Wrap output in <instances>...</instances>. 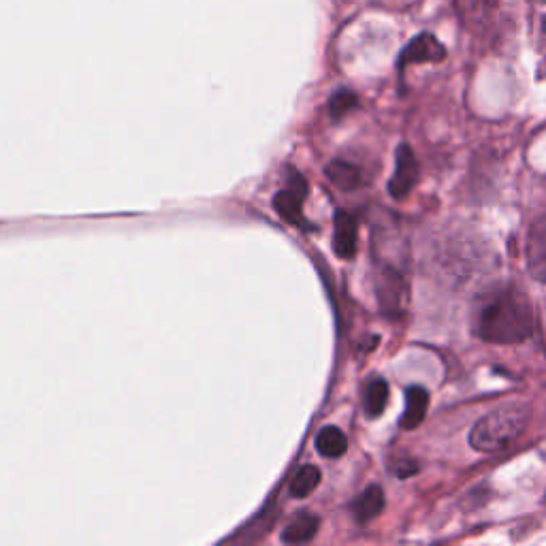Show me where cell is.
Segmentation results:
<instances>
[{
    "label": "cell",
    "mask_w": 546,
    "mask_h": 546,
    "mask_svg": "<svg viewBox=\"0 0 546 546\" xmlns=\"http://www.w3.org/2000/svg\"><path fill=\"white\" fill-rule=\"evenodd\" d=\"M316 448L318 453L327 459H337L348 451V438L342 429L333 425H327L318 431L316 436Z\"/></svg>",
    "instance_id": "8fae6325"
},
{
    "label": "cell",
    "mask_w": 546,
    "mask_h": 546,
    "mask_svg": "<svg viewBox=\"0 0 546 546\" xmlns=\"http://www.w3.org/2000/svg\"><path fill=\"white\" fill-rule=\"evenodd\" d=\"M527 423L529 412L525 408H500L474 425L470 433V444L480 453H502L521 438Z\"/></svg>",
    "instance_id": "7a4b0ae2"
},
{
    "label": "cell",
    "mask_w": 546,
    "mask_h": 546,
    "mask_svg": "<svg viewBox=\"0 0 546 546\" xmlns=\"http://www.w3.org/2000/svg\"><path fill=\"white\" fill-rule=\"evenodd\" d=\"M327 178L342 190H355L363 184V175L361 171L350 165L348 160H333L331 165H327Z\"/></svg>",
    "instance_id": "4fadbf2b"
},
{
    "label": "cell",
    "mask_w": 546,
    "mask_h": 546,
    "mask_svg": "<svg viewBox=\"0 0 546 546\" xmlns=\"http://www.w3.org/2000/svg\"><path fill=\"white\" fill-rule=\"evenodd\" d=\"M376 295L380 301V310L384 316H389L393 320H399L404 316L408 308V299H410V286L408 280L401 271L384 265L378 271V280H376Z\"/></svg>",
    "instance_id": "3957f363"
},
{
    "label": "cell",
    "mask_w": 546,
    "mask_h": 546,
    "mask_svg": "<svg viewBox=\"0 0 546 546\" xmlns=\"http://www.w3.org/2000/svg\"><path fill=\"white\" fill-rule=\"evenodd\" d=\"M320 485V470L316 465H303V468L297 470L295 478L291 480V495L297 497V500H303L316 491Z\"/></svg>",
    "instance_id": "9a60e30c"
},
{
    "label": "cell",
    "mask_w": 546,
    "mask_h": 546,
    "mask_svg": "<svg viewBox=\"0 0 546 546\" xmlns=\"http://www.w3.org/2000/svg\"><path fill=\"white\" fill-rule=\"evenodd\" d=\"M359 99H357V94L355 92H350V90H337L333 96H331V101H329V111H331V116L333 120H342L344 116H348L352 109L357 107Z\"/></svg>",
    "instance_id": "2e32d148"
},
{
    "label": "cell",
    "mask_w": 546,
    "mask_h": 546,
    "mask_svg": "<svg viewBox=\"0 0 546 546\" xmlns=\"http://www.w3.org/2000/svg\"><path fill=\"white\" fill-rule=\"evenodd\" d=\"M544 32H546V18H544Z\"/></svg>",
    "instance_id": "ac0fdd59"
},
{
    "label": "cell",
    "mask_w": 546,
    "mask_h": 546,
    "mask_svg": "<svg viewBox=\"0 0 546 546\" xmlns=\"http://www.w3.org/2000/svg\"><path fill=\"white\" fill-rule=\"evenodd\" d=\"M416 470H419V463H414V461H397V465H393V472H395L399 478H408V476H412Z\"/></svg>",
    "instance_id": "e0dca14e"
},
{
    "label": "cell",
    "mask_w": 546,
    "mask_h": 546,
    "mask_svg": "<svg viewBox=\"0 0 546 546\" xmlns=\"http://www.w3.org/2000/svg\"><path fill=\"white\" fill-rule=\"evenodd\" d=\"M536 329L534 305L521 291H497L480 308L476 333L491 344H519L532 337Z\"/></svg>",
    "instance_id": "6da1fadb"
},
{
    "label": "cell",
    "mask_w": 546,
    "mask_h": 546,
    "mask_svg": "<svg viewBox=\"0 0 546 546\" xmlns=\"http://www.w3.org/2000/svg\"><path fill=\"white\" fill-rule=\"evenodd\" d=\"M446 58L444 45L429 35V32H423V35L414 37L404 52L399 56V71L404 73L410 64H423V62H440Z\"/></svg>",
    "instance_id": "8992f818"
},
{
    "label": "cell",
    "mask_w": 546,
    "mask_h": 546,
    "mask_svg": "<svg viewBox=\"0 0 546 546\" xmlns=\"http://www.w3.org/2000/svg\"><path fill=\"white\" fill-rule=\"evenodd\" d=\"M429 408V395L423 387H410L406 393V412L401 416L399 425L404 429H416L423 421Z\"/></svg>",
    "instance_id": "9c48e42d"
},
{
    "label": "cell",
    "mask_w": 546,
    "mask_h": 546,
    "mask_svg": "<svg viewBox=\"0 0 546 546\" xmlns=\"http://www.w3.org/2000/svg\"><path fill=\"white\" fill-rule=\"evenodd\" d=\"M308 195V182L303 180V175L291 173L288 175V186L280 190L276 197H273V207L276 212L293 227L301 229H312L308 220L303 216V199Z\"/></svg>",
    "instance_id": "277c9868"
},
{
    "label": "cell",
    "mask_w": 546,
    "mask_h": 546,
    "mask_svg": "<svg viewBox=\"0 0 546 546\" xmlns=\"http://www.w3.org/2000/svg\"><path fill=\"white\" fill-rule=\"evenodd\" d=\"M333 250L340 259H352L357 254V222L348 212L335 214Z\"/></svg>",
    "instance_id": "ba28073f"
},
{
    "label": "cell",
    "mask_w": 546,
    "mask_h": 546,
    "mask_svg": "<svg viewBox=\"0 0 546 546\" xmlns=\"http://www.w3.org/2000/svg\"><path fill=\"white\" fill-rule=\"evenodd\" d=\"M320 527V519L312 512H301V515L291 523L286 525V529L282 532V542L286 544H303L310 542Z\"/></svg>",
    "instance_id": "30bf717a"
},
{
    "label": "cell",
    "mask_w": 546,
    "mask_h": 546,
    "mask_svg": "<svg viewBox=\"0 0 546 546\" xmlns=\"http://www.w3.org/2000/svg\"><path fill=\"white\" fill-rule=\"evenodd\" d=\"M389 401V384L382 378H374L367 384L365 397H363V408L369 419H378V416L387 408Z\"/></svg>",
    "instance_id": "5bb4252c"
},
{
    "label": "cell",
    "mask_w": 546,
    "mask_h": 546,
    "mask_svg": "<svg viewBox=\"0 0 546 546\" xmlns=\"http://www.w3.org/2000/svg\"><path fill=\"white\" fill-rule=\"evenodd\" d=\"M419 182V163L410 146H399L395 158V173L389 182V192L395 199H404Z\"/></svg>",
    "instance_id": "5b68a950"
},
{
    "label": "cell",
    "mask_w": 546,
    "mask_h": 546,
    "mask_svg": "<svg viewBox=\"0 0 546 546\" xmlns=\"http://www.w3.org/2000/svg\"><path fill=\"white\" fill-rule=\"evenodd\" d=\"M527 265L532 276L546 282V218L534 222L527 235Z\"/></svg>",
    "instance_id": "52a82bcc"
},
{
    "label": "cell",
    "mask_w": 546,
    "mask_h": 546,
    "mask_svg": "<svg viewBox=\"0 0 546 546\" xmlns=\"http://www.w3.org/2000/svg\"><path fill=\"white\" fill-rule=\"evenodd\" d=\"M352 510H355V517L359 523H365V521H372L376 519L380 512L384 510V493L378 485H372L367 487L359 500L352 504Z\"/></svg>",
    "instance_id": "7c38bea8"
}]
</instances>
